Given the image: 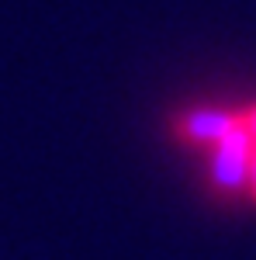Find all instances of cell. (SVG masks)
<instances>
[{
    "label": "cell",
    "instance_id": "1",
    "mask_svg": "<svg viewBox=\"0 0 256 260\" xmlns=\"http://www.w3.org/2000/svg\"><path fill=\"white\" fill-rule=\"evenodd\" d=\"M232 121V111H222V108H197V111H187L180 118V136L187 142H197V146H211V142L229 128Z\"/></svg>",
    "mask_w": 256,
    "mask_h": 260
},
{
    "label": "cell",
    "instance_id": "2",
    "mask_svg": "<svg viewBox=\"0 0 256 260\" xmlns=\"http://www.w3.org/2000/svg\"><path fill=\"white\" fill-rule=\"evenodd\" d=\"M246 187H249V194L256 198V149H253V160H249V180H246Z\"/></svg>",
    "mask_w": 256,
    "mask_h": 260
}]
</instances>
